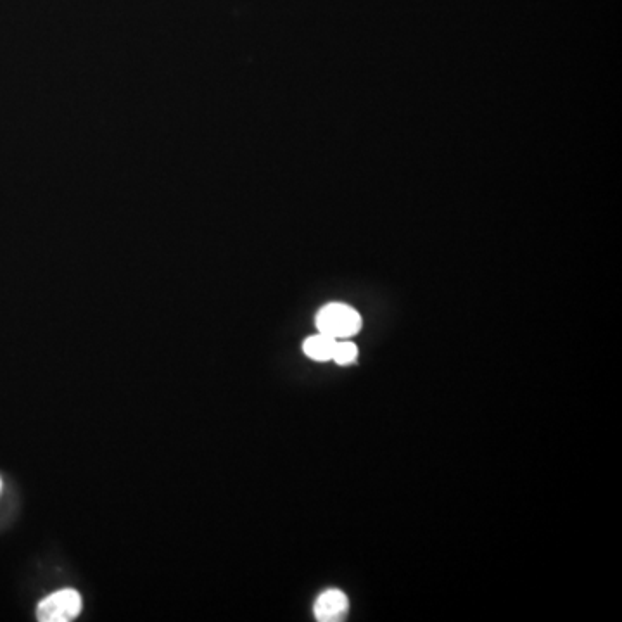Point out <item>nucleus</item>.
Returning <instances> with one entry per match:
<instances>
[{"mask_svg":"<svg viewBox=\"0 0 622 622\" xmlns=\"http://www.w3.org/2000/svg\"><path fill=\"white\" fill-rule=\"evenodd\" d=\"M0 486H2V484H0Z\"/></svg>","mask_w":622,"mask_h":622,"instance_id":"obj_6","label":"nucleus"},{"mask_svg":"<svg viewBox=\"0 0 622 622\" xmlns=\"http://www.w3.org/2000/svg\"><path fill=\"white\" fill-rule=\"evenodd\" d=\"M350 610L348 597L341 590H327L317 598L313 612L318 622L343 621Z\"/></svg>","mask_w":622,"mask_h":622,"instance_id":"obj_3","label":"nucleus"},{"mask_svg":"<svg viewBox=\"0 0 622 622\" xmlns=\"http://www.w3.org/2000/svg\"><path fill=\"white\" fill-rule=\"evenodd\" d=\"M356 356H358V348H356L355 343H351V341H341V343H339V341H337L332 360H334L337 365H351V363L356 362Z\"/></svg>","mask_w":622,"mask_h":622,"instance_id":"obj_5","label":"nucleus"},{"mask_svg":"<svg viewBox=\"0 0 622 622\" xmlns=\"http://www.w3.org/2000/svg\"><path fill=\"white\" fill-rule=\"evenodd\" d=\"M82 610V598L75 590H61L42 600L37 609L40 622H70Z\"/></svg>","mask_w":622,"mask_h":622,"instance_id":"obj_2","label":"nucleus"},{"mask_svg":"<svg viewBox=\"0 0 622 622\" xmlns=\"http://www.w3.org/2000/svg\"><path fill=\"white\" fill-rule=\"evenodd\" d=\"M336 344L337 339L318 332L317 336L306 339L305 344H303V351L308 358L315 360V362H329L332 360L334 350H336Z\"/></svg>","mask_w":622,"mask_h":622,"instance_id":"obj_4","label":"nucleus"},{"mask_svg":"<svg viewBox=\"0 0 622 622\" xmlns=\"http://www.w3.org/2000/svg\"><path fill=\"white\" fill-rule=\"evenodd\" d=\"M317 327L320 334L334 339H350L362 329V317L351 306L331 303L318 311Z\"/></svg>","mask_w":622,"mask_h":622,"instance_id":"obj_1","label":"nucleus"}]
</instances>
